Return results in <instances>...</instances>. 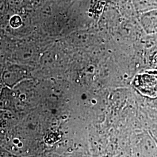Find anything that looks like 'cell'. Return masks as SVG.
<instances>
[{
  "mask_svg": "<svg viewBox=\"0 0 157 157\" xmlns=\"http://www.w3.org/2000/svg\"><path fill=\"white\" fill-rule=\"evenodd\" d=\"M14 108V95L12 89L4 86L0 94V110L10 111Z\"/></svg>",
  "mask_w": 157,
  "mask_h": 157,
  "instance_id": "3957f363",
  "label": "cell"
},
{
  "mask_svg": "<svg viewBox=\"0 0 157 157\" xmlns=\"http://www.w3.org/2000/svg\"><path fill=\"white\" fill-rule=\"evenodd\" d=\"M32 77L31 71L28 65L7 62L1 78L5 86L13 89L17 84Z\"/></svg>",
  "mask_w": 157,
  "mask_h": 157,
  "instance_id": "6da1fadb",
  "label": "cell"
},
{
  "mask_svg": "<svg viewBox=\"0 0 157 157\" xmlns=\"http://www.w3.org/2000/svg\"><path fill=\"white\" fill-rule=\"evenodd\" d=\"M138 81L139 90L143 94L151 98L157 97V76L152 71L141 75Z\"/></svg>",
  "mask_w": 157,
  "mask_h": 157,
  "instance_id": "7a4b0ae2",
  "label": "cell"
},
{
  "mask_svg": "<svg viewBox=\"0 0 157 157\" xmlns=\"http://www.w3.org/2000/svg\"><path fill=\"white\" fill-rule=\"evenodd\" d=\"M24 19L20 14L13 13L10 16L6 26L11 30L18 31L24 26Z\"/></svg>",
  "mask_w": 157,
  "mask_h": 157,
  "instance_id": "277c9868",
  "label": "cell"
},
{
  "mask_svg": "<svg viewBox=\"0 0 157 157\" xmlns=\"http://www.w3.org/2000/svg\"><path fill=\"white\" fill-rule=\"evenodd\" d=\"M5 65H6V64L0 63V78L1 77L2 73L3 72V71H4V67H5Z\"/></svg>",
  "mask_w": 157,
  "mask_h": 157,
  "instance_id": "5b68a950",
  "label": "cell"
}]
</instances>
